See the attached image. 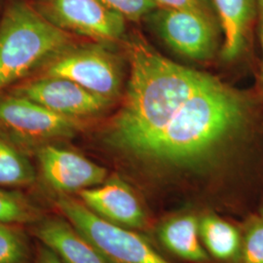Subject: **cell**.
<instances>
[{
  "label": "cell",
  "instance_id": "obj_1",
  "mask_svg": "<svg viewBox=\"0 0 263 263\" xmlns=\"http://www.w3.org/2000/svg\"><path fill=\"white\" fill-rule=\"evenodd\" d=\"M248 116L244 97L215 79L192 95L157 135L129 157L156 169H204L235 141Z\"/></svg>",
  "mask_w": 263,
  "mask_h": 263
},
{
  "label": "cell",
  "instance_id": "obj_2",
  "mask_svg": "<svg viewBox=\"0 0 263 263\" xmlns=\"http://www.w3.org/2000/svg\"><path fill=\"white\" fill-rule=\"evenodd\" d=\"M128 51L127 93L106 141L130 156L157 135L192 95L216 78L161 56L141 37L132 40Z\"/></svg>",
  "mask_w": 263,
  "mask_h": 263
},
{
  "label": "cell",
  "instance_id": "obj_3",
  "mask_svg": "<svg viewBox=\"0 0 263 263\" xmlns=\"http://www.w3.org/2000/svg\"><path fill=\"white\" fill-rule=\"evenodd\" d=\"M68 32L25 0H13L0 22V92L72 47Z\"/></svg>",
  "mask_w": 263,
  "mask_h": 263
},
{
  "label": "cell",
  "instance_id": "obj_4",
  "mask_svg": "<svg viewBox=\"0 0 263 263\" xmlns=\"http://www.w3.org/2000/svg\"><path fill=\"white\" fill-rule=\"evenodd\" d=\"M57 207L108 263H172L142 236L96 215L83 202L61 195Z\"/></svg>",
  "mask_w": 263,
  "mask_h": 263
},
{
  "label": "cell",
  "instance_id": "obj_5",
  "mask_svg": "<svg viewBox=\"0 0 263 263\" xmlns=\"http://www.w3.org/2000/svg\"><path fill=\"white\" fill-rule=\"evenodd\" d=\"M45 76L71 80L109 101L119 95L122 86L116 57L100 45L68 48L46 66Z\"/></svg>",
  "mask_w": 263,
  "mask_h": 263
},
{
  "label": "cell",
  "instance_id": "obj_6",
  "mask_svg": "<svg viewBox=\"0 0 263 263\" xmlns=\"http://www.w3.org/2000/svg\"><path fill=\"white\" fill-rule=\"evenodd\" d=\"M174 52L193 61H205L216 49L213 15L192 10L157 7L145 18Z\"/></svg>",
  "mask_w": 263,
  "mask_h": 263
},
{
  "label": "cell",
  "instance_id": "obj_7",
  "mask_svg": "<svg viewBox=\"0 0 263 263\" xmlns=\"http://www.w3.org/2000/svg\"><path fill=\"white\" fill-rule=\"evenodd\" d=\"M33 6L57 28L100 42H115L125 32V19L101 0H36Z\"/></svg>",
  "mask_w": 263,
  "mask_h": 263
},
{
  "label": "cell",
  "instance_id": "obj_8",
  "mask_svg": "<svg viewBox=\"0 0 263 263\" xmlns=\"http://www.w3.org/2000/svg\"><path fill=\"white\" fill-rule=\"evenodd\" d=\"M13 94L76 120L100 114L112 104V101L93 94L71 80L56 76H44L31 80L19 86Z\"/></svg>",
  "mask_w": 263,
  "mask_h": 263
},
{
  "label": "cell",
  "instance_id": "obj_9",
  "mask_svg": "<svg viewBox=\"0 0 263 263\" xmlns=\"http://www.w3.org/2000/svg\"><path fill=\"white\" fill-rule=\"evenodd\" d=\"M0 124L22 138L36 141L68 138L77 129L76 119L14 94L0 96Z\"/></svg>",
  "mask_w": 263,
  "mask_h": 263
},
{
  "label": "cell",
  "instance_id": "obj_10",
  "mask_svg": "<svg viewBox=\"0 0 263 263\" xmlns=\"http://www.w3.org/2000/svg\"><path fill=\"white\" fill-rule=\"evenodd\" d=\"M41 174L50 187L58 192H80L100 185L106 179L104 167L74 151L45 145L37 152Z\"/></svg>",
  "mask_w": 263,
  "mask_h": 263
},
{
  "label": "cell",
  "instance_id": "obj_11",
  "mask_svg": "<svg viewBox=\"0 0 263 263\" xmlns=\"http://www.w3.org/2000/svg\"><path fill=\"white\" fill-rule=\"evenodd\" d=\"M85 206L96 215L116 226L141 229L146 226V214L134 189L118 176L79 192Z\"/></svg>",
  "mask_w": 263,
  "mask_h": 263
},
{
  "label": "cell",
  "instance_id": "obj_12",
  "mask_svg": "<svg viewBox=\"0 0 263 263\" xmlns=\"http://www.w3.org/2000/svg\"><path fill=\"white\" fill-rule=\"evenodd\" d=\"M34 234L64 263H108L66 218H47L35 227Z\"/></svg>",
  "mask_w": 263,
  "mask_h": 263
},
{
  "label": "cell",
  "instance_id": "obj_13",
  "mask_svg": "<svg viewBox=\"0 0 263 263\" xmlns=\"http://www.w3.org/2000/svg\"><path fill=\"white\" fill-rule=\"evenodd\" d=\"M223 31L221 58L235 61L244 51L258 10L257 0H212Z\"/></svg>",
  "mask_w": 263,
  "mask_h": 263
},
{
  "label": "cell",
  "instance_id": "obj_14",
  "mask_svg": "<svg viewBox=\"0 0 263 263\" xmlns=\"http://www.w3.org/2000/svg\"><path fill=\"white\" fill-rule=\"evenodd\" d=\"M162 245L172 254L190 262L206 263L210 257L203 246L199 217L185 213L164 220L157 230Z\"/></svg>",
  "mask_w": 263,
  "mask_h": 263
},
{
  "label": "cell",
  "instance_id": "obj_15",
  "mask_svg": "<svg viewBox=\"0 0 263 263\" xmlns=\"http://www.w3.org/2000/svg\"><path fill=\"white\" fill-rule=\"evenodd\" d=\"M199 230L208 254L220 261L238 260L242 238L235 226L209 213L199 217Z\"/></svg>",
  "mask_w": 263,
  "mask_h": 263
},
{
  "label": "cell",
  "instance_id": "obj_16",
  "mask_svg": "<svg viewBox=\"0 0 263 263\" xmlns=\"http://www.w3.org/2000/svg\"><path fill=\"white\" fill-rule=\"evenodd\" d=\"M34 180L35 172L27 157L0 139V185L22 186Z\"/></svg>",
  "mask_w": 263,
  "mask_h": 263
},
{
  "label": "cell",
  "instance_id": "obj_17",
  "mask_svg": "<svg viewBox=\"0 0 263 263\" xmlns=\"http://www.w3.org/2000/svg\"><path fill=\"white\" fill-rule=\"evenodd\" d=\"M37 209L18 192L0 189V222L27 223L34 221Z\"/></svg>",
  "mask_w": 263,
  "mask_h": 263
},
{
  "label": "cell",
  "instance_id": "obj_18",
  "mask_svg": "<svg viewBox=\"0 0 263 263\" xmlns=\"http://www.w3.org/2000/svg\"><path fill=\"white\" fill-rule=\"evenodd\" d=\"M28 258L26 237L9 223L0 222V263H27Z\"/></svg>",
  "mask_w": 263,
  "mask_h": 263
},
{
  "label": "cell",
  "instance_id": "obj_19",
  "mask_svg": "<svg viewBox=\"0 0 263 263\" xmlns=\"http://www.w3.org/2000/svg\"><path fill=\"white\" fill-rule=\"evenodd\" d=\"M239 263H263V217L253 218L242 239Z\"/></svg>",
  "mask_w": 263,
  "mask_h": 263
},
{
  "label": "cell",
  "instance_id": "obj_20",
  "mask_svg": "<svg viewBox=\"0 0 263 263\" xmlns=\"http://www.w3.org/2000/svg\"><path fill=\"white\" fill-rule=\"evenodd\" d=\"M106 7L125 20L137 22L146 18L158 6L154 0H101Z\"/></svg>",
  "mask_w": 263,
  "mask_h": 263
},
{
  "label": "cell",
  "instance_id": "obj_21",
  "mask_svg": "<svg viewBox=\"0 0 263 263\" xmlns=\"http://www.w3.org/2000/svg\"><path fill=\"white\" fill-rule=\"evenodd\" d=\"M158 7L171 9H186L204 12L213 15V12L205 7L198 0H154Z\"/></svg>",
  "mask_w": 263,
  "mask_h": 263
},
{
  "label": "cell",
  "instance_id": "obj_22",
  "mask_svg": "<svg viewBox=\"0 0 263 263\" xmlns=\"http://www.w3.org/2000/svg\"><path fill=\"white\" fill-rule=\"evenodd\" d=\"M35 263H64L47 247L42 245L38 251L36 262Z\"/></svg>",
  "mask_w": 263,
  "mask_h": 263
},
{
  "label": "cell",
  "instance_id": "obj_23",
  "mask_svg": "<svg viewBox=\"0 0 263 263\" xmlns=\"http://www.w3.org/2000/svg\"><path fill=\"white\" fill-rule=\"evenodd\" d=\"M259 38L262 48V65H261V71H260V87L263 92V15H259Z\"/></svg>",
  "mask_w": 263,
  "mask_h": 263
},
{
  "label": "cell",
  "instance_id": "obj_24",
  "mask_svg": "<svg viewBox=\"0 0 263 263\" xmlns=\"http://www.w3.org/2000/svg\"><path fill=\"white\" fill-rule=\"evenodd\" d=\"M199 2H201L205 7H207L210 11H214V6H213V2L212 0H198Z\"/></svg>",
  "mask_w": 263,
  "mask_h": 263
},
{
  "label": "cell",
  "instance_id": "obj_25",
  "mask_svg": "<svg viewBox=\"0 0 263 263\" xmlns=\"http://www.w3.org/2000/svg\"><path fill=\"white\" fill-rule=\"evenodd\" d=\"M257 6H258L259 15H263V0H257Z\"/></svg>",
  "mask_w": 263,
  "mask_h": 263
},
{
  "label": "cell",
  "instance_id": "obj_26",
  "mask_svg": "<svg viewBox=\"0 0 263 263\" xmlns=\"http://www.w3.org/2000/svg\"><path fill=\"white\" fill-rule=\"evenodd\" d=\"M260 216H262L263 217V206L262 208H261V211H260Z\"/></svg>",
  "mask_w": 263,
  "mask_h": 263
}]
</instances>
